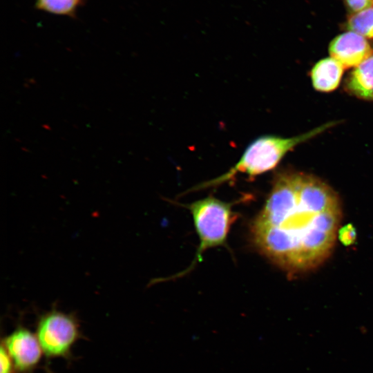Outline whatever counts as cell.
I'll list each match as a JSON object with an SVG mask.
<instances>
[{"mask_svg": "<svg viewBox=\"0 0 373 373\" xmlns=\"http://www.w3.org/2000/svg\"><path fill=\"white\" fill-rule=\"evenodd\" d=\"M343 216L338 193L309 173H277L251 225L256 249L289 275L321 266L331 256Z\"/></svg>", "mask_w": 373, "mask_h": 373, "instance_id": "1", "label": "cell"}, {"mask_svg": "<svg viewBox=\"0 0 373 373\" xmlns=\"http://www.w3.org/2000/svg\"><path fill=\"white\" fill-rule=\"evenodd\" d=\"M338 122H329L305 133L291 137L266 135L258 137L246 148L239 160L222 175L197 185L192 190H199L218 186L231 181L238 173L250 178L274 169L283 157L298 145L323 133Z\"/></svg>", "mask_w": 373, "mask_h": 373, "instance_id": "2", "label": "cell"}, {"mask_svg": "<svg viewBox=\"0 0 373 373\" xmlns=\"http://www.w3.org/2000/svg\"><path fill=\"white\" fill-rule=\"evenodd\" d=\"M238 200L227 202L214 197L197 200L189 204H184L192 215L194 226L199 237L200 244L191 265L182 272L171 277L153 280L155 283L178 278L189 274L196 264L201 261L203 253L208 249L226 245L229 231L237 218L233 207Z\"/></svg>", "mask_w": 373, "mask_h": 373, "instance_id": "3", "label": "cell"}, {"mask_svg": "<svg viewBox=\"0 0 373 373\" xmlns=\"http://www.w3.org/2000/svg\"><path fill=\"white\" fill-rule=\"evenodd\" d=\"M35 334L47 362L54 358L70 360L74 345L83 338L76 314L55 306L38 315Z\"/></svg>", "mask_w": 373, "mask_h": 373, "instance_id": "4", "label": "cell"}, {"mask_svg": "<svg viewBox=\"0 0 373 373\" xmlns=\"http://www.w3.org/2000/svg\"><path fill=\"white\" fill-rule=\"evenodd\" d=\"M17 373H34L44 355L37 336L22 323L1 340Z\"/></svg>", "mask_w": 373, "mask_h": 373, "instance_id": "5", "label": "cell"}, {"mask_svg": "<svg viewBox=\"0 0 373 373\" xmlns=\"http://www.w3.org/2000/svg\"><path fill=\"white\" fill-rule=\"evenodd\" d=\"M331 57L338 61L344 68L356 67L373 54V50L363 36L347 31L336 36L330 42Z\"/></svg>", "mask_w": 373, "mask_h": 373, "instance_id": "6", "label": "cell"}, {"mask_svg": "<svg viewBox=\"0 0 373 373\" xmlns=\"http://www.w3.org/2000/svg\"><path fill=\"white\" fill-rule=\"evenodd\" d=\"M345 89L359 99L373 101V54L352 70Z\"/></svg>", "mask_w": 373, "mask_h": 373, "instance_id": "7", "label": "cell"}, {"mask_svg": "<svg viewBox=\"0 0 373 373\" xmlns=\"http://www.w3.org/2000/svg\"><path fill=\"white\" fill-rule=\"evenodd\" d=\"M343 70L344 67L332 57L321 59L310 72L314 88L324 93L334 90L340 84Z\"/></svg>", "mask_w": 373, "mask_h": 373, "instance_id": "8", "label": "cell"}, {"mask_svg": "<svg viewBox=\"0 0 373 373\" xmlns=\"http://www.w3.org/2000/svg\"><path fill=\"white\" fill-rule=\"evenodd\" d=\"M85 2L86 0H35V7L46 13L75 18Z\"/></svg>", "mask_w": 373, "mask_h": 373, "instance_id": "9", "label": "cell"}, {"mask_svg": "<svg viewBox=\"0 0 373 373\" xmlns=\"http://www.w3.org/2000/svg\"><path fill=\"white\" fill-rule=\"evenodd\" d=\"M344 27L364 37L373 39V7L350 15Z\"/></svg>", "mask_w": 373, "mask_h": 373, "instance_id": "10", "label": "cell"}, {"mask_svg": "<svg viewBox=\"0 0 373 373\" xmlns=\"http://www.w3.org/2000/svg\"><path fill=\"white\" fill-rule=\"evenodd\" d=\"M356 236V230L354 225L352 224H347L339 228L337 239L344 246H350L355 242Z\"/></svg>", "mask_w": 373, "mask_h": 373, "instance_id": "11", "label": "cell"}, {"mask_svg": "<svg viewBox=\"0 0 373 373\" xmlns=\"http://www.w3.org/2000/svg\"><path fill=\"white\" fill-rule=\"evenodd\" d=\"M344 1L348 10L353 13L373 7V0H344Z\"/></svg>", "mask_w": 373, "mask_h": 373, "instance_id": "12", "label": "cell"}, {"mask_svg": "<svg viewBox=\"0 0 373 373\" xmlns=\"http://www.w3.org/2000/svg\"><path fill=\"white\" fill-rule=\"evenodd\" d=\"M0 359L1 373H17L13 363L5 347L1 344Z\"/></svg>", "mask_w": 373, "mask_h": 373, "instance_id": "13", "label": "cell"}]
</instances>
